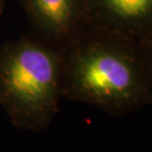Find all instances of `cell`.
Listing matches in <instances>:
<instances>
[{
	"instance_id": "1",
	"label": "cell",
	"mask_w": 152,
	"mask_h": 152,
	"mask_svg": "<svg viewBox=\"0 0 152 152\" xmlns=\"http://www.w3.org/2000/svg\"><path fill=\"white\" fill-rule=\"evenodd\" d=\"M62 52L66 98L114 115L152 104V80L138 44L88 28Z\"/></svg>"
},
{
	"instance_id": "2",
	"label": "cell",
	"mask_w": 152,
	"mask_h": 152,
	"mask_svg": "<svg viewBox=\"0 0 152 152\" xmlns=\"http://www.w3.org/2000/svg\"><path fill=\"white\" fill-rule=\"evenodd\" d=\"M62 50L31 37L0 45V106L15 127L39 132L62 97Z\"/></svg>"
},
{
	"instance_id": "3",
	"label": "cell",
	"mask_w": 152,
	"mask_h": 152,
	"mask_svg": "<svg viewBox=\"0 0 152 152\" xmlns=\"http://www.w3.org/2000/svg\"><path fill=\"white\" fill-rule=\"evenodd\" d=\"M89 28L143 44L152 37V0H86Z\"/></svg>"
},
{
	"instance_id": "4",
	"label": "cell",
	"mask_w": 152,
	"mask_h": 152,
	"mask_svg": "<svg viewBox=\"0 0 152 152\" xmlns=\"http://www.w3.org/2000/svg\"><path fill=\"white\" fill-rule=\"evenodd\" d=\"M47 41L65 46L89 28L86 0H20Z\"/></svg>"
},
{
	"instance_id": "5",
	"label": "cell",
	"mask_w": 152,
	"mask_h": 152,
	"mask_svg": "<svg viewBox=\"0 0 152 152\" xmlns=\"http://www.w3.org/2000/svg\"><path fill=\"white\" fill-rule=\"evenodd\" d=\"M142 52H143L145 61H146L148 71H149L151 80H152V37L149 40H147L146 42H144L143 44L140 45Z\"/></svg>"
},
{
	"instance_id": "6",
	"label": "cell",
	"mask_w": 152,
	"mask_h": 152,
	"mask_svg": "<svg viewBox=\"0 0 152 152\" xmlns=\"http://www.w3.org/2000/svg\"><path fill=\"white\" fill-rule=\"evenodd\" d=\"M5 5H6V0H0V20H1L3 13H4Z\"/></svg>"
}]
</instances>
